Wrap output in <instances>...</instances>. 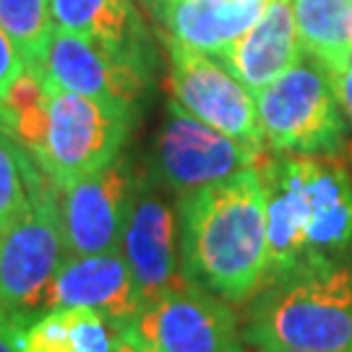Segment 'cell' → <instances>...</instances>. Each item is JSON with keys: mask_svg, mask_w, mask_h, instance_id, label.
I'll return each instance as SVG.
<instances>
[{"mask_svg": "<svg viewBox=\"0 0 352 352\" xmlns=\"http://www.w3.org/2000/svg\"><path fill=\"white\" fill-rule=\"evenodd\" d=\"M261 287L352 264V170L342 154H266Z\"/></svg>", "mask_w": 352, "mask_h": 352, "instance_id": "6da1fadb", "label": "cell"}, {"mask_svg": "<svg viewBox=\"0 0 352 352\" xmlns=\"http://www.w3.org/2000/svg\"><path fill=\"white\" fill-rule=\"evenodd\" d=\"M177 261L190 285L230 305L248 302L266 272V190L258 167L180 193Z\"/></svg>", "mask_w": 352, "mask_h": 352, "instance_id": "7a4b0ae2", "label": "cell"}, {"mask_svg": "<svg viewBox=\"0 0 352 352\" xmlns=\"http://www.w3.org/2000/svg\"><path fill=\"white\" fill-rule=\"evenodd\" d=\"M248 302L243 337L253 347L352 352V264L261 287Z\"/></svg>", "mask_w": 352, "mask_h": 352, "instance_id": "3957f363", "label": "cell"}, {"mask_svg": "<svg viewBox=\"0 0 352 352\" xmlns=\"http://www.w3.org/2000/svg\"><path fill=\"white\" fill-rule=\"evenodd\" d=\"M266 149L274 154H342L347 123L334 78L311 55L253 94Z\"/></svg>", "mask_w": 352, "mask_h": 352, "instance_id": "277c9868", "label": "cell"}, {"mask_svg": "<svg viewBox=\"0 0 352 352\" xmlns=\"http://www.w3.org/2000/svg\"><path fill=\"white\" fill-rule=\"evenodd\" d=\"M47 94V133L34 160L63 190L120 157L139 113L63 89H50Z\"/></svg>", "mask_w": 352, "mask_h": 352, "instance_id": "5b68a950", "label": "cell"}, {"mask_svg": "<svg viewBox=\"0 0 352 352\" xmlns=\"http://www.w3.org/2000/svg\"><path fill=\"white\" fill-rule=\"evenodd\" d=\"M65 253L60 188L47 175L32 204L0 230V308L34 318Z\"/></svg>", "mask_w": 352, "mask_h": 352, "instance_id": "8992f818", "label": "cell"}, {"mask_svg": "<svg viewBox=\"0 0 352 352\" xmlns=\"http://www.w3.org/2000/svg\"><path fill=\"white\" fill-rule=\"evenodd\" d=\"M123 340L146 352H245V337L230 302L188 279L141 302Z\"/></svg>", "mask_w": 352, "mask_h": 352, "instance_id": "52a82bcc", "label": "cell"}, {"mask_svg": "<svg viewBox=\"0 0 352 352\" xmlns=\"http://www.w3.org/2000/svg\"><path fill=\"white\" fill-rule=\"evenodd\" d=\"M266 154L269 151L251 149L222 131L206 126L186 113L175 100H170L167 120L160 126L151 144L146 173L160 188L180 196L225 180L240 170L258 167Z\"/></svg>", "mask_w": 352, "mask_h": 352, "instance_id": "ba28073f", "label": "cell"}, {"mask_svg": "<svg viewBox=\"0 0 352 352\" xmlns=\"http://www.w3.org/2000/svg\"><path fill=\"white\" fill-rule=\"evenodd\" d=\"M45 89H63L139 113L154 81V60L113 50L102 42L52 26L39 65Z\"/></svg>", "mask_w": 352, "mask_h": 352, "instance_id": "9c48e42d", "label": "cell"}, {"mask_svg": "<svg viewBox=\"0 0 352 352\" xmlns=\"http://www.w3.org/2000/svg\"><path fill=\"white\" fill-rule=\"evenodd\" d=\"M173 100L201 123L227 133L251 149H266L256 97L214 55L167 39Z\"/></svg>", "mask_w": 352, "mask_h": 352, "instance_id": "30bf717a", "label": "cell"}, {"mask_svg": "<svg viewBox=\"0 0 352 352\" xmlns=\"http://www.w3.org/2000/svg\"><path fill=\"white\" fill-rule=\"evenodd\" d=\"M144 175L146 173L128 157H118L100 173L60 190V219L68 253L89 256L120 248Z\"/></svg>", "mask_w": 352, "mask_h": 352, "instance_id": "8fae6325", "label": "cell"}, {"mask_svg": "<svg viewBox=\"0 0 352 352\" xmlns=\"http://www.w3.org/2000/svg\"><path fill=\"white\" fill-rule=\"evenodd\" d=\"M120 248L141 295V302L183 285L186 277L177 261L175 209L164 201L162 188L144 175L128 214Z\"/></svg>", "mask_w": 352, "mask_h": 352, "instance_id": "7c38bea8", "label": "cell"}, {"mask_svg": "<svg viewBox=\"0 0 352 352\" xmlns=\"http://www.w3.org/2000/svg\"><path fill=\"white\" fill-rule=\"evenodd\" d=\"M60 308H91L126 329L139 314L141 295L136 289L126 256L118 251L74 256L68 253L55 272L39 311Z\"/></svg>", "mask_w": 352, "mask_h": 352, "instance_id": "4fadbf2b", "label": "cell"}, {"mask_svg": "<svg viewBox=\"0 0 352 352\" xmlns=\"http://www.w3.org/2000/svg\"><path fill=\"white\" fill-rule=\"evenodd\" d=\"M302 45L289 0H272V6L240 39L214 55L230 74L253 94L300 60Z\"/></svg>", "mask_w": 352, "mask_h": 352, "instance_id": "5bb4252c", "label": "cell"}, {"mask_svg": "<svg viewBox=\"0 0 352 352\" xmlns=\"http://www.w3.org/2000/svg\"><path fill=\"white\" fill-rule=\"evenodd\" d=\"M272 6V0H160L154 11L170 39L206 55H219L240 39Z\"/></svg>", "mask_w": 352, "mask_h": 352, "instance_id": "9a60e30c", "label": "cell"}, {"mask_svg": "<svg viewBox=\"0 0 352 352\" xmlns=\"http://www.w3.org/2000/svg\"><path fill=\"white\" fill-rule=\"evenodd\" d=\"M52 24L113 50L154 60L146 26L133 0H50Z\"/></svg>", "mask_w": 352, "mask_h": 352, "instance_id": "2e32d148", "label": "cell"}, {"mask_svg": "<svg viewBox=\"0 0 352 352\" xmlns=\"http://www.w3.org/2000/svg\"><path fill=\"white\" fill-rule=\"evenodd\" d=\"M302 52L342 74L352 58V0H292Z\"/></svg>", "mask_w": 352, "mask_h": 352, "instance_id": "e0dca14e", "label": "cell"}, {"mask_svg": "<svg viewBox=\"0 0 352 352\" xmlns=\"http://www.w3.org/2000/svg\"><path fill=\"white\" fill-rule=\"evenodd\" d=\"M0 26L11 37L29 71L39 74L52 32L50 0H0Z\"/></svg>", "mask_w": 352, "mask_h": 352, "instance_id": "ac0fdd59", "label": "cell"}, {"mask_svg": "<svg viewBox=\"0 0 352 352\" xmlns=\"http://www.w3.org/2000/svg\"><path fill=\"white\" fill-rule=\"evenodd\" d=\"M47 173L11 136L0 139V230L32 204V193Z\"/></svg>", "mask_w": 352, "mask_h": 352, "instance_id": "d6986e66", "label": "cell"}, {"mask_svg": "<svg viewBox=\"0 0 352 352\" xmlns=\"http://www.w3.org/2000/svg\"><path fill=\"white\" fill-rule=\"evenodd\" d=\"M76 352H115L123 342V329L91 308H60Z\"/></svg>", "mask_w": 352, "mask_h": 352, "instance_id": "ffe728a7", "label": "cell"}, {"mask_svg": "<svg viewBox=\"0 0 352 352\" xmlns=\"http://www.w3.org/2000/svg\"><path fill=\"white\" fill-rule=\"evenodd\" d=\"M21 352H76L63 311H50L42 318H34L26 329Z\"/></svg>", "mask_w": 352, "mask_h": 352, "instance_id": "44dd1931", "label": "cell"}, {"mask_svg": "<svg viewBox=\"0 0 352 352\" xmlns=\"http://www.w3.org/2000/svg\"><path fill=\"white\" fill-rule=\"evenodd\" d=\"M26 65L21 60V55L16 50V45L11 42V37L6 34V29L0 26V102L6 100V94L11 91L13 81L21 76Z\"/></svg>", "mask_w": 352, "mask_h": 352, "instance_id": "7402d4cb", "label": "cell"}, {"mask_svg": "<svg viewBox=\"0 0 352 352\" xmlns=\"http://www.w3.org/2000/svg\"><path fill=\"white\" fill-rule=\"evenodd\" d=\"M32 321V316L0 308V352H21V342Z\"/></svg>", "mask_w": 352, "mask_h": 352, "instance_id": "603a6c76", "label": "cell"}, {"mask_svg": "<svg viewBox=\"0 0 352 352\" xmlns=\"http://www.w3.org/2000/svg\"><path fill=\"white\" fill-rule=\"evenodd\" d=\"M331 78H334V87H337V97H340L342 110H344V115L350 118L352 123V58L350 63H347V68L342 74L331 76Z\"/></svg>", "mask_w": 352, "mask_h": 352, "instance_id": "cb8c5ba5", "label": "cell"}, {"mask_svg": "<svg viewBox=\"0 0 352 352\" xmlns=\"http://www.w3.org/2000/svg\"><path fill=\"white\" fill-rule=\"evenodd\" d=\"M253 352H305V350H292V347H256Z\"/></svg>", "mask_w": 352, "mask_h": 352, "instance_id": "d4e9b609", "label": "cell"}, {"mask_svg": "<svg viewBox=\"0 0 352 352\" xmlns=\"http://www.w3.org/2000/svg\"><path fill=\"white\" fill-rule=\"evenodd\" d=\"M115 352H146V350H139V347H133V344H128V342L123 340L120 344H118V350Z\"/></svg>", "mask_w": 352, "mask_h": 352, "instance_id": "484cf974", "label": "cell"}, {"mask_svg": "<svg viewBox=\"0 0 352 352\" xmlns=\"http://www.w3.org/2000/svg\"><path fill=\"white\" fill-rule=\"evenodd\" d=\"M3 136H6V133H3V131H0V139H3Z\"/></svg>", "mask_w": 352, "mask_h": 352, "instance_id": "4316f807", "label": "cell"}, {"mask_svg": "<svg viewBox=\"0 0 352 352\" xmlns=\"http://www.w3.org/2000/svg\"><path fill=\"white\" fill-rule=\"evenodd\" d=\"M350 157H352V146H350Z\"/></svg>", "mask_w": 352, "mask_h": 352, "instance_id": "83f0119b", "label": "cell"}]
</instances>
